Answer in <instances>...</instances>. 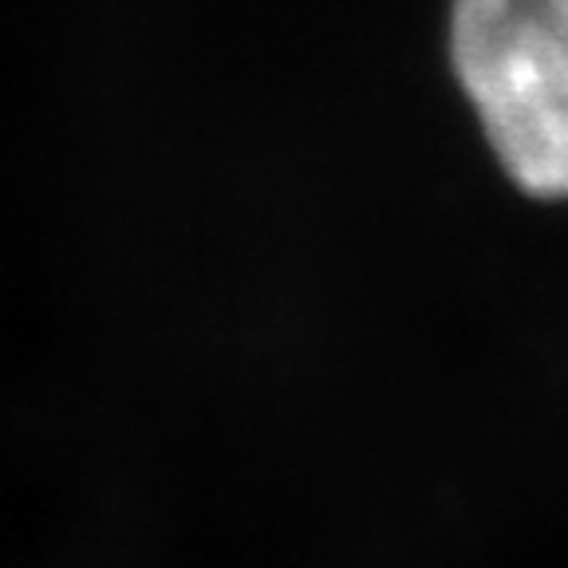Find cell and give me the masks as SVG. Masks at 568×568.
Segmentation results:
<instances>
[{
    "label": "cell",
    "mask_w": 568,
    "mask_h": 568,
    "mask_svg": "<svg viewBox=\"0 0 568 568\" xmlns=\"http://www.w3.org/2000/svg\"><path fill=\"white\" fill-rule=\"evenodd\" d=\"M446 55L501 174L568 202V0H450Z\"/></svg>",
    "instance_id": "1"
}]
</instances>
